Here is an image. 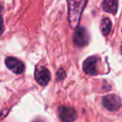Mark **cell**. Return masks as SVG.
I'll use <instances>...</instances> for the list:
<instances>
[{
  "label": "cell",
  "instance_id": "obj_1",
  "mask_svg": "<svg viewBox=\"0 0 122 122\" xmlns=\"http://www.w3.org/2000/svg\"><path fill=\"white\" fill-rule=\"evenodd\" d=\"M86 4V1H69L68 2L69 23L74 29L77 28L78 26L81 13Z\"/></svg>",
  "mask_w": 122,
  "mask_h": 122
},
{
  "label": "cell",
  "instance_id": "obj_2",
  "mask_svg": "<svg viewBox=\"0 0 122 122\" xmlns=\"http://www.w3.org/2000/svg\"><path fill=\"white\" fill-rule=\"evenodd\" d=\"M74 43L78 47H85L88 44L90 36L87 30L84 27L77 28L73 36Z\"/></svg>",
  "mask_w": 122,
  "mask_h": 122
},
{
  "label": "cell",
  "instance_id": "obj_3",
  "mask_svg": "<svg viewBox=\"0 0 122 122\" xmlns=\"http://www.w3.org/2000/svg\"><path fill=\"white\" fill-rule=\"evenodd\" d=\"M59 116L62 122H74L77 118L76 111L74 108L69 106L59 107Z\"/></svg>",
  "mask_w": 122,
  "mask_h": 122
},
{
  "label": "cell",
  "instance_id": "obj_4",
  "mask_svg": "<svg viewBox=\"0 0 122 122\" xmlns=\"http://www.w3.org/2000/svg\"><path fill=\"white\" fill-rule=\"evenodd\" d=\"M104 107L110 111L118 110L121 105L120 98L116 95H107L103 98L102 100Z\"/></svg>",
  "mask_w": 122,
  "mask_h": 122
},
{
  "label": "cell",
  "instance_id": "obj_5",
  "mask_svg": "<svg viewBox=\"0 0 122 122\" xmlns=\"http://www.w3.org/2000/svg\"><path fill=\"white\" fill-rule=\"evenodd\" d=\"M5 65L9 70L14 73L19 75L24 71V64L19 59L14 57H9L6 59Z\"/></svg>",
  "mask_w": 122,
  "mask_h": 122
},
{
  "label": "cell",
  "instance_id": "obj_6",
  "mask_svg": "<svg viewBox=\"0 0 122 122\" xmlns=\"http://www.w3.org/2000/svg\"><path fill=\"white\" fill-rule=\"evenodd\" d=\"M36 81L40 85H46L50 80V73L45 67H37L34 72Z\"/></svg>",
  "mask_w": 122,
  "mask_h": 122
},
{
  "label": "cell",
  "instance_id": "obj_7",
  "mask_svg": "<svg viewBox=\"0 0 122 122\" xmlns=\"http://www.w3.org/2000/svg\"><path fill=\"white\" fill-rule=\"evenodd\" d=\"M97 62L98 58L95 56L89 57L84 61L83 63V70L85 73L90 75H95L97 74Z\"/></svg>",
  "mask_w": 122,
  "mask_h": 122
},
{
  "label": "cell",
  "instance_id": "obj_8",
  "mask_svg": "<svg viewBox=\"0 0 122 122\" xmlns=\"http://www.w3.org/2000/svg\"><path fill=\"white\" fill-rule=\"evenodd\" d=\"M117 8H118V2L110 0V1H104L102 3V9L104 11L115 14L117 12Z\"/></svg>",
  "mask_w": 122,
  "mask_h": 122
},
{
  "label": "cell",
  "instance_id": "obj_9",
  "mask_svg": "<svg viewBox=\"0 0 122 122\" xmlns=\"http://www.w3.org/2000/svg\"><path fill=\"white\" fill-rule=\"evenodd\" d=\"M111 27L112 24L110 19L105 18V19H103L101 20V23H100V30H101L102 34L104 35H108L110 34V30H111Z\"/></svg>",
  "mask_w": 122,
  "mask_h": 122
},
{
  "label": "cell",
  "instance_id": "obj_10",
  "mask_svg": "<svg viewBox=\"0 0 122 122\" xmlns=\"http://www.w3.org/2000/svg\"><path fill=\"white\" fill-rule=\"evenodd\" d=\"M65 76H66V74H65V70L62 69V68L59 69L57 72V80H62L65 78Z\"/></svg>",
  "mask_w": 122,
  "mask_h": 122
},
{
  "label": "cell",
  "instance_id": "obj_11",
  "mask_svg": "<svg viewBox=\"0 0 122 122\" xmlns=\"http://www.w3.org/2000/svg\"><path fill=\"white\" fill-rule=\"evenodd\" d=\"M4 22H3V19L0 20V35H2V34L4 33Z\"/></svg>",
  "mask_w": 122,
  "mask_h": 122
},
{
  "label": "cell",
  "instance_id": "obj_12",
  "mask_svg": "<svg viewBox=\"0 0 122 122\" xmlns=\"http://www.w3.org/2000/svg\"><path fill=\"white\" fill-rule=\"evenodd\" d=\"M1 10H2V6L0 5V20H1V19H3L2 16H1Z\"/></svg>",
  "mask_w": 122,
  "mask_h": 122
},
{
  "label": "cell",
  "instance_id": "obj_13",
  "mask_svg": "<svg viewBox=\"0 0 122 122\" xmlns=\"http://www.w3.org/2000/svg\"><path fill=\"white\" fill-rule=\"evenodd\" d=\"M33 122H44L43 120H34Z\"/></svg>",
  "mask_w": 122,
  "mask_h": 122
}]
</instances>
